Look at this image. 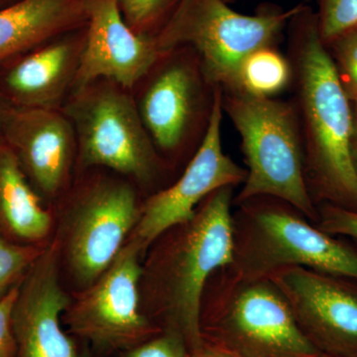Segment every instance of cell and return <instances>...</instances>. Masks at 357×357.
Masks as SVG:
<instances>
[{
    "label": "cell",
    "mask_w": 357,
    "mask_h": 357,
    "mask_svg": "<svg viewBox=\"0 0 357 357\" xmlns=\"http://www.w3.org/2000/svg\"><path fill=\"white\" fill-rule=\"evenodd\" d=\"M354 136H352L351 151L352 158H354V166H356L357 172V100H354Z\"/></svg>",
    "instance_id": "cell-29"
},
{
    "label": "cell",
    "mask_w": 357,
    "mask_h": 357,
    "mask_svg": "<svg viewBox=\"0 0 357 357\" xmlns=\"http://www.w3.org/2000/svg\"><path fill=\"white\" fill-rule=\"evenodd\" d=\"M53 217L28 180L17 157L0 142V236L20 244H41Z\"/></svg>",
    "instance_id": "cell-18"
},
{
    "label": "cell",
    "mask_w": 357,
    "mask_h": 357,
    "mask_svg": "<svg viewBox=\"0 0 357 357\" xmlns=\"http://www.w3.org/2000/svg\"><path fill=\"white\" fill-rule=\"evenodd\" d=\"M290 62L304 145L307 189L317 208L357 211V172L352 158L354 119L337 65L312 20L293 38Z\"/></svg>",
    "instance_id": "cell-2"
},
{
    "label": "cell",
    "mask_w": 357,
    "mask_h": 357,
    "mask_svg": "<svg viewBox=\"0 0 357 357\" xmlns=\"http://www.w3.org/2000/svg\"><path fill=\"white\" fill-rule=\"evenodd\" d=\"M292 81L290 59L273 46L263 47L249 54L243 61L236 86L230 91H239L255 98H274Z\"/></svg>",
    "instance_id": "cell-19"
},
{
    "label": "cell",
    "mask_w": 357,
    "mask_h": 357,
    "mask_svg": "<svg viewBox=\"0 0 357 357\" xmlns=\"http://www.w3.org/2000/svg\"><path fill=\"white\" fill-rule=\"evenodd\" d=\"M312 347L331 357H357V280L306 267L269 277Z\"/></svg>",
    "instance_id": "cell-11"
},
{
    "label": "cell",
    "mask_w": 357,
    "mask_h": 357,
    "mask_svg": "<svg viewBox=\"0 0 357 357\" xmlns=\"http://www.w3.org/2000/svg\"><path fill=\"white\" fill-rule=\"evenodd\" d=\"M234 189L210 195L191 220L162 234L142 262L143 312L161 331L182 337L190 351L204 342L201 306L208 279L231 263Z\"/></svg>",
    "instance_id": "cell-1"
},
{
    "label": "cell",
    "mask_w": 357,
    "mask_h": 357,
    "mask_svg": "<svg viewBox=\"0 0 357 357\" xmlns=\"http://www.w3.org/2000/svg\"><path fill=\"white\" fill-rule=\"evenodd\" d=\"M171 0H119V6L129 27L145 34L148 28L163 13Z\"/></svg>",
    "instance_id": "cell-25"
},
{
    "label": "cell",
    "mask_w": 357,
    "mask_h": 357,
    "mask_svg": "<svg viewBox=\"0 0 357 357\" xmlns=\"http://www.w3.org/2000/svg\"><path fill=\"white\" fill-rule=\"evenodd\" d=\"M222 89L215 88V100L201 144L184 172L174 184L155 192L141 206L139 218L128 241L143 256L162 234L191 220L199 204L218 190L243 184L246 170L223 152L220 126Z\"/></svg>",
    "instance_id": "cell-10"
},
{
    "label": "cell",
    "mask_w": 357,
    "mask_h": 357,
    "mask_svg": "<svg viewBox=\"0 0 357 357\" xmlns=\"http://www.w3.org/2000/svg\"><path fill=\"white\" fill-rule=\"evenodd\" d=\"M86 25L74 93L100 79L132 89L163 57L155 38L129 27L119 0H89Z\"/></svg>",
    "instance_id": "cell-12"
},
{
    "label": "cell",
    "mask_w": 357,
    "mask_h": 357,
    "mask_svg": "<svg viewBox=\"0 0 357 357\" xmlns=\"http://www.w3.org/2000/svg\"><path fill=\"white\" fill-rule=\"evenodd\" d=\"M338 63V74L351 100H357V27L331 41Z\"/></svg>",
    "instance_id": "cell-22"
},
{
    "label": "cell",
    "mask_w": 357,
    "mask_h": 357,
    "mask_svg": "<svg viewBox=\"0 0 357 357\" xmlns=\"http://www.w3.org/2000/svg\"><path fill=\"white\" fill-rule=\"evenodd\" d=\"M126 91L96 81L74 93L64 112L74 126L82 165L105 167L148 184L159 175L161 161Z\"/></svg>",
    "instance_id": "cell-7"
},
{
    "label": "cell",
    "mask_w": 357,
    "mask_h": 357,
    "mask_svg": "<svg viewBox=\"0 0 357 357\" xmlns=\"http://www.w3.org/2000/svg\"><path fill=\"white\" fill-rule=\"evenodd\" d=\"M20 284L0 298V357H17L13 328V310Z\"/></svg>",
    "instance_id": "cell-26"
},
{
    "label": "cell",
    "mask_w": 357,
    "mask_h": 357,
    "mask_svg": "<svg viewBox=\"0 0 357 357\" xmlns=\"http://www.w3.org/2000/svg\"><path fill=\"white\" fill-rule=\"evenodd\" d=\"M318 28L324 43L357 27V0H319Z\"/></svg>",
    "instance_id": "cell-21"
},
{
    "label": "cell",
    "mask_w": 357,
    "mask_h": 357,
    "mask_svg": "<svg viewBox=\"0 0 357 357\" xmlns=\"http://www.w3.org/2000/svg\"><path fill=\"white\" fill-rule=\"evenodd\" d=\"M303 10L297 6L249 16L232 10L223 0H181L155 41L163 56L178 47H192L208 83L231 91L249 54L273 46L286 23Z\"/></svg>",
    "instance_id": "cell-6"
},
{
    "label": "cell",
    "mask_w": 357,
    "mask_h": 357,
    "mask_svg": "<svg viewBox=\"0 0 357 357\" xmlns=\"http://www.w3.org/2000/svg\"><path fill=\"white\" fill-rule=\"evenodd\" d=\"M89 0H20L0 9V68L88 22Z\"/></svg>",
    "instance_id": "cell-17"
},
{
    "label": "cell",
    "mask_w": 357,
    "mask_h": 357,
    "mask_svg": "<svg viewBox=\"0 0 357 357\" xmlns=\"http://www.w3.org/2000/svg\"><path fill=\"white\" fill-rule=\"evenodd\" d=\"M208 86L199 60L180 56L160 67L137 103L155 147L175 153L185 144L202 114L204 86Z\"/></svg>",
    "instance_id": "cell-15"
},
{
    "label": "cell",
    "mask_w": 357,
    "mask_h": 357,
    "mask_svg": "<svg viewBox=\"0 0 357 357\" xmlns=\"http://www.w3.org/2000/svg\"><path fill=\"white\" fill-rule=\"evenodd\" d=\"M232 211V260L248 278H269L284 268L306 267L357 280V249L319 229L290 204L257 197Z\"/></svg>",
    "instance_id": "cell-4"
},
{
    "label": "cell",
    "mask_w": 357,
    "mask_h": 357,
    "mask_svg": "<svg viewBox=\"0 0 357 357\" xmlns=\"http://www.w3.org/2000/svg\"><path fill=\"white\" fill-rule=\"evenodd\" d=\"M4 142L37 192L47 197L61 192L77 150L74 126L64 112L13 107L4 128Z\"/></svg>",
    "instance_id": "cell-14"
},
{
    "label": "cell",
    "mask_w": 357,
    "mask_h": 357,
    "mask_svg": "<svg viewBox=\"0 0 357 357\" xmlns=\"http://www.w3.org/2000/svg\"><path fill=\"white\" fill-rule=\"evenodd\" d=\"M190 352L182 337L162 331L146 342L126 351L124 357H189Z\"/></svg>",
    "instance_id": "cell-23"
},
{
    "label": "cell",
    "mask_w": 357,
    "mask_h": 357,
    "mask_svg": "<svg viewBox=\"0 0 357 357\" xmlns=\"http://www.w3.org/2000/svg\"><path fill=\"white\" fill-rule=\"evenodd\" d=\"M312 357H331V356H325V354H317V356H312Z\"/></svg>",
    "instance_id": "cell-30"
},
{
    "label": "cell",
    "mask_w": 357,
    "mask_h": 357,
    "mask_svg": "<svg viewBox=\"0 0 357 357\" xmlns=\"http://www.w3.org/2000/svg\"><path fill=\"white\" fill-rule=\"evenodd\" d=\"M61 255L55 237L20 283L13 310L17 357H81L61 326L72 300L61 284Z\"/></svg>",
    "instance_id": "cell-13"
},
{
    "label": "cell",
    "mask_w": 357,
    "mask_h": 357,
    "mask_svg": "<svg viewBox=\"0 0 357 357\" xmlns=\"http://www.w3.org/2000/svg\"><path fill=\"white\" fill-rule=\"evenodd\" d=\"M316 225L331 236L349 237L357 241V211L321 204Z\"/></svg>",
    "instance_id": "cell-24"
},
{
    "label": "cell",
    "mask_w": 357,
    "mask_h": 357,
    "mask_svg": "<svg viewBox=\"0 0 357 357\" xmlns=\"http://www.w3.org/2000/svg\"><path fill=\"white\" fill-rule=\"evenodd\" d=\"M201 331L204 340L238 357L319 354L271 279L248 278L229 265L211 275L204 289Z\"/></svg>",
    "instance_id": "cell-3"
},
{
    "label": "cell",
    "mask_w": 357,
    "mask_h": 357,
    "mask_svg": "<svg viewBox=\"0 0 357 357\" xmlns=\"http://www.w3.org/2000/svg\"><path fill=\"white\" fill-rule=\"evenodd\" d=\"M44 246L16 243L0 236V298L20 283Z\"/></svg>",
    "instance_id": "cell-20"
},
{
    "label": "cell",
    "mask_w": 357,
    "mask_h": 357,
    "mask_svg": "<svg viewBox=\"0 0 357 357\" xmlns=\"http://www.w3.org/2000/svg\"><path fill=\"white\" fill-rule=\"evenodd\" d=\"M84 40L50 41L0 68V95L14 107L57 109L73 82Z\"/></svg>",
    "instance_id": "cell-16"
},
{
    "label": "cell",
    "mask_w": 357,
    "mask_h": 357,
    "mask_svg": "<svg viewBox=\"0 0 357 357\" xmlns=\"http://www.w3.org/2000/svg\"><path fill=\"white\" fill-rule=\"evenodd\" d=\"M140 208L133 188L117 178H95L75 195L57 239L70 273L84 288L114 261L138 222Z\"/></svg>",
    "instance_id": "cell-8"
},
{
    "label": "cell",
    "mask_w": 357,
    "mask_h": 357,
    "mask_svg": "<svg viewBox=\"0 0 357 357\" xmlns=\"http://www.w3.org/2000/svg\"><path fill=\"white\" fill-rule=\"evenodd\" d=\"M222 109L241 135L248 165L234 206L257 197H271L290 204L316 225L318 208L307 189L295 105L222 91Z\"/></svg>",
    "instance_id": "cell-5"
},
{
    "label": "cell",
    "mask_w": 357,
    "mask_h": 357,
    "mask_svg": "<svg viewBox=\"0 0 357 357\" xmlns=\"http://www.w3.org/2000/svg\"><path fill=\"white\" fill-rule=\"evenodd\" d=\"M143 255L126 241L112 264L70 300V332L103 351H128L161 333L141 307Z\"/></svg>",
    "instance_id": "cell-9"
},
{
    "label": "cell",
    "mask_w": 357,
    "mask_h": 357,
    "mask_svg": "<svg viewBox=\"0 0 357 357\" xmlns=\"http://www.w3.org/2000/svg\"><path fill=\"white\" fill-rule=\"evenodd\" d=\"M189 357H238L222 347L204 340L199 349L190 352Z\"/></svg>",
    "instance_id": "cell-27"
},
{
    "label": "cell",
    "mask_w": 357,
    "mask_h": 357,
    "mask_svg": "<svg viewBox=\"0 0 357 357\" xmlns=\"http://www.w3.org/2000/svg\"><path fill=\"white\" fill-rule=\"evenodd\" d=\"M13 107L2 95H0V142H4V128Z\"/></svg>",
    "instance_id": "cell-28"
},
{
    "label": "cell",
    "mask_w": 357,
    "mask_h": 357,
    "mask_svg": "<svg viewBox=\"0 0 357 357\" xmlns=\"http://www.w3.org/2000/svg\"><path fill=\"white\" fill-rule=\"evenodd\" d=\"M0 1H6V0H0Z\"/></svg>",
    "instance_id": "cell-31"
}]
</instances>
